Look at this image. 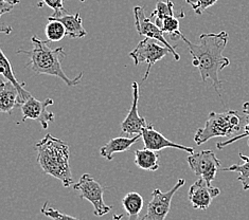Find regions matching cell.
Wrapping results in <instances>:
<instances>
[{"instance_id":"obj_2","label":"cell","mask_w":249,"mask_h":220,"mask_svg":"<svg viewBox=\"0 0 249 220\" xmlns=\"http://www.w3.org/2000/svg\"><path fill=\"white\" fill-rule=\"evenodd\" d=\"M31 41L33 47L31 50L19 49L16 51L18 54H25L29 57V62L26 64V67H31L33 72L37 75L46 74L56 76L69 87L80 84L83 77V72H81L74 79L70 80L63 71L62 61L67 56V53L65 52L63 47L51 49L48 47V41L40 40L36 36H33Z\"/></svg>"},{"instance_id":"obj_16","label":"cell","mask_w":249,"mask_h":220,"mask_svg":"<svg viewBox=\"0 0 249 220\" xmlns=\"http://www.w3.org/2000/svg\"><path fill=\"white\" fill-rule=\"evenodd\" d=\"M19 93L9 81H0V110L4 114H11L18 106Z\"/></svg>"},{"instance_id":"obj_29","label":"cell","mask_w":249,"mask_h":220,"mask_svg":"<svg viewBox=\"0 0 249 220\" xmlns=\"http://www.w3.org/2000/svg\"><path fill=\"white\" fill-rule=\"evenodd\" d=\"M3 1L8 2V3L12 4V5H16V4L19 3V0H3Z\"/></svg>"},{"instance_id":"obj_5","label":"cell","mask_w":249,"mask_h":220,"mask_svg":"<svg viewBox=\"0 0 249 220\" xmlns=\"http://www.w3.org/2000/svg\"><path fill=\"white\" fill-rule=\"evenodd\" d=\"M73 189L81 193L80 197L89 201L93 206V214L98 217H102L109 213L112 206L104 202V187L89 174L82 175L78 183L74 184Z\"/></svg>"},{"instance_id":"obj_22","label":"cell","mask_w":249,"mask_h":220,"mask_svg":"<svg viewBox=\"0 0 249 220\" xmlns=\"http://www.w3.org/2000/svg\"><path fill=\"white\" fill-rule=\"evenodd\" d=\"M175 16L174 14V4L171 0H167V1H159L156 3V9L151 14V19H155V22L161 21L162 19L167 18V17Z\"/></svg>"},{"instance_id":"obj_30","label":"cell","mask_w":249,"mask_h":220,"mask_svg":"<svg viewBox=\"0 0 249 220\" xmlns=\"http://www.w3.org/2000/svg\"><path fill=\"white\" fill-rule=\"evenodd\" d=\"M1 31L2 32H5V33H11L12 32V28H10V27H8V28H4V27H2V29H1Z\"/></svg>"},{"instance_id":"obj_21","label":"cell","mask_w":249,"mask_h":220,"mask_svg":"<svg viewBox=\"0 0 249 220\" xmlns=\"http://www.w3.org/2000/svg\"><path fill=\"white\" fill-rule=\"evenodd\" d=\"M45 32L48 43L60 41L64 38V36H66V29H65L64 25L61 21L55 19H48Z\"/></svg>"},{"instance_id":"obj_10","label":"cell","mask_w":249,"mask_h":220,"mask_svg":"<svg viewBox=\"0 0 249 220\" xmlns=\"http://www.w3.org/2000/svg\"><path fill=\"white\" fill-rule=\"evenodd\" d=\"M53 103L54 102L50 98L46 99L45 101H38L34 97H31L20 106L23 121L28 120V118L37 121L41 125V127L47 129L50 123L55 121L54 114L48 110V107L53 105Z\"/></svg>"},{"instance_id":"obj_28","label":"cell","mask_w":249,"mask_h":220,"mask_svg":"<svg viewBox=\"0 0 249 220\" xmlns=\"http://www.w3.org/2000/svg\"><path fill=\"white\" fill-rule=\"evenodd\" d=\"M123 218H124L123 214H119V215H118V214H115V215L112 216V220H122Z\"/></svg>"},{"instance_id":"obj_26","label":"cell","mask_w":249,"mask_h":220,"mask_svg":"<svg viewBox=\"0 0 249 220\" xmlns=\"http://www.w3.org/2000/svg\"><path fill=\"white\" fill-rule=\"evenodd\" d=\"M15 5H12L8 2L3 1V0H0V15H3L4 13H9L12 10L14 9Z\"/></svg>"},{"instance_id":"obj_9","label":"cell","mask_w":249,"mask_h":220,"mask_svg":"<svg viewBox=\"0 0 249 220\" xmlns=\"http://www.w3.org/2000/svg\"><path fill=\"white\" fill-rule=\"evenodd\" d=\"M134 16H135V27L137 30L138 34L140 36H144L145 38H152L155 39L159 43H161L163 46L169 48L172 52L175 61H180V55L175 51L176 47L171 46L168 40L164 38V33L160 30L155 22L150 17L145 16V11L142 7H135L134 8Z\"/></svg>"},{"instance_id":"obj_3","label":"cell","mask_w":249,"mask_h":220,"mask_svg":"<svg viewBox=\"0 0 249 220\" xmlns=\"http://www.w3.org/2000/svg\"><path fill=\"white\" fill-rule=\"evenodd\" d=\"M34 147L37 151V162L45 174L56 178L65 187L72 186L70 150L66 142L48 134Z\"/></svg>"},{"instance_id":"obj_24","label":"cell","mask_w":249,"mask_h":220,"mask_svg":"<svg viewBox=\"0 0 249 220\" xmlns=\"http://www.w3.org/2000/svg\"><path fill=\"white\" fill-rule=\"evenodd\" d=\"M44 4L53 10V14L50 16L52 18L62 17L67 14L66 10L64 8V0H40V3L38 4L39 7Z\"/></svg>"},{"instance_id":"obj_11","label":"cell","mask_w":249,"mask_h":220,"mask_svg":"<svg viewBox=\"0 0 249 220\" xmlns=\"http://www.w3.org/2000/svg\"><path fill=\"white\" fill-rule=\"evenodd\" d=\"M221 193L218 187L209 186L203 178L195 181L189 189V200L194 209L207 211L212 203V200Z\"/></svg>"},{"instance_id":"obj_1","label":"cell","mask_w":249,"mask_h":220,"mask_svg":"<svg viewBox=\"0 0 249 220\" xmlns=\"http://www.w3.org/2000/svg\"><path fill=\"white\" fill-rule=\"evenodd\" d=\"M228 34L222 31L219 33H204L199 36V44H194L182 35L190 54L192 55V65L197 68L201 81L212 82L215 91L221 97L222 81L219 72L230 65L229 58L223 55V52L228 43Z\"/></svg>"},{"instance_id":"obj_19","label":"cell","mask_w":249,"mask_h":220,"mask_svg":"<svg viewBox=\"0 0 249 220\" xmlns=\"http://www.w3.org/2000/svg\"><path fill=\"white\" fill-rule=\"evenodd\" d=\"M135 164L139 169L149 171H155L159 169V154L147 148L135 152Z\"/></svg>"},{"instance_id":"obj_18","label":"cell","mask_w":249,"mask_h":220,"mask_svg":"<svg viewBox=\"0 0 249 220\" xmlns=\"http://www.w3.org/2000/svg\"><path fill=\"white\" fill-rule=\"evenodd\" d=\"M143 205L144 200L139 193L129 192L122 199V206L127 215V220H141L139 216Z\"/></svg>"},{"instance_id":"obj_27","label":"cell","mask_w":249,"mask_h":220,"mask_svg":"<svg viewBox=\"0 0 249 220\" xmlns=\"http://www.w3.org/2000/svg\"><path fill=\"white\" fill-rule=\"evenodd\" d=\"M243 112H244V114L247 116L248 120H249V102H246V103L243 104ZM244 129H245V132L247 134H249V122L245 125Z\"/></svg>"},{"instance_id":"obj_25","label":"cell","mask_w":249,"mask_h":220,"mask_svg":"<svg viewBox=\"0 0 249 220\" xmlns=\"http://www.w3.org/2000/svg\"><path fill=\"white\" fill-rule=\"evenodd\" d=\"M186 2L192 8L195 14L200 16L207 9L214 5L217 0H186Z\"/></svg>"},{"instance_id":"obj_12","label":"cell","mask_w":249,"mask_h":220,"mask_svg":"<svg viewBox=\"0 0 249 220\" xmlns=\"http://www.w3.org/2000/svg\"><path fill=\"white\" fill-rule=\"evenodd\" d=\"M133 89V102L130 106L128 114L124 121L121 123V130L123 134L128 135H141L142 132L149 126L145 118H142L138 114V103H139V84L136 82L132 83Z\"/></svg>"},{"instance_id":"obj_17","label":"cell","mask_w":249,"mask_h":220,"mask_svg":"<svg viewBox=\"0 0 249 220\" xmlns=\"http://www.w3.org/2000/svg\"><path fill=\"white\" fill-rule=\"evenodd\" d=\"M48 19L61 21L65 29H66V35L70 38H82L87 35V31L83 27V20L80 13H76L74 15L66 14L62 17H56V18L48 17Z\"/></svg>"},{"instance_id":"obj_23","label":"cell","mask_w":249,"mask_h":220,"mask_svg":"<svg viewBox=\"0 0 249 220\" xmlns=\"http://www.w3.org/2000/svg\"><path fill=\"white\" fill-rule=\"evenodd\" d=\"M40 213L44 214L45 216L52 218L53 220H80L75 217H72L70 215H66V214H63L62 212L53 209L52 206L48 204V201L45 202L43 207L40 209Z\"/></svg>"},{"instance_id":"obj_31","label":"cell","mask_w":249,"mask_h":220,"mask_svg":"<svg viewBox=\"0 0 249 220\" xmlns=\"http://www.w3.org/2000/svg\"><path fill=\"white\" fill-rule=\"evenodd\" d=\"M80 1H82V2H85V1H87V0H80Z\"/></svg>"},{"instance_id":"obj_13","label":"cell","mask_w":249,"mask_h":220,"mask_svg":"<svg viewBox=\"0 0 249 220\" xmlns=\"http://www.w3.org/2000/svg\"><path fill=\"white\" fill-rule=\"evenodd\" d=\"M141 138L143 140L144 148L154 152H159L164 150V148H176V150H180L189 153L194 152L193 147H188L168 140L162 134H160L157 130L154 129V126L151 124H149V126L142 132Z\"/></svg>"},{"instance_id":"obj_4","label":"cell","mask_w":249,"mask_h":220,"mask_svg":"<svg viewBox=\"0 0 249 220\" xmlns=\"http://www.w3.org/2000/svg\"><path fill=\"white\" fill-rule=\"evenodd\" d=\"M242 118L235 110L209 114L204 127L198 128L194 135V142L198 146L217 136H229L241 130Z\"/></svg>"},{"instance_id":"obj_7","label":"cell","mask_w":249,"mask_h":220,"mask_svg":"<svg viewBox=\"0 0 249 220\" xmlns=\"http://www.w3.org/2000/svg\"><path fill=\"white\" fill-rule=\"evenodd\" d=\"M185 179H179L168 192H161L159 188L154 189L152 199L147 204L146 214L141 220H165L171 209L172 199L178 189L185 186Z\"/></svg>"},{"instance_id":"obj_14","label":"cell","mask_w":249,"mask_h":220,"mask_svg":"<svg viewBox=\"0 0 249 220\" xmlns=\"http://www.w3.org/2000/svg\"><path fill=\"white\" fill-rule=\"evenodd\" d=\"M140 136L141 135H137L132 136V138H128V136L127 138L126 136H118V138L111 139L100 148L101 157L105 158L108 161H112L116 153L128 151L140 139Z\"/></svg>"},{"instance_id":"obj_6","label":"cell","mask_w":249,"mask_h":220,"mask_svg":"<svg viewBox=\"0 0 249 220\" xmlns=\"http://www.w3.org/2000/svg\"><path fill=\"white\" fill-rule=\"evenodd\" d=\"M168 54H172V52L167 47L158 45L155 39L144 38L143 40L139 41L136 48L129 53V56L134 61L135 66H138L141 63H146V71L142 77V81L144 82L149 77L153 65L161 61Z\"/></svg>"},{"instance_id":"obj_8","label":"cell","mask_w":249,"mask_h":220,"mask_svg":"<svg viewBox=\"0 0 249 220\" xmlns=\"http://www.w3.org/2000/svg\"><path fill=\"white\" fill-rule=\"evenodd\" d=\"M187 161L194 174L203 178L209 186L215 179L217 170L221 169V161L210 150L190 153Z\"/></svg>"},{"instance_id":"obj_15","label":"cell","mask_w":249,"mask_h":220,"mask_svg":"<svg viewBox=\"0 0 249 220\" xmlns=\"http://www.w3.org/2000/svg\"><path fill=\"white\" fill-rule=\"evenodd\" d=\"M0 72H1L4 79L9 81L11 84L17 89V91H18L19 93L18 106H21L23 103L27 102V101L32 97L31 93L28 90H26V88L23 87L25 86V83H19L17 81L16 76L14 75L13 69H12V65L8 59V57L4 55L2 50H0Z\"/></svg>"},{"instance_id":"obj_20","label":"cell","mask_w":249,"mask_h":220,"mask_svg":"<svg viewBox=\"0 0 249 220\" xmlns=\"http://www.w3.org/2000/svg\"><path fill=\"white\" fill-rule=\"evenodd\" d=\"M240 158L244 161L243 164H233L229 166V168H225L222 170L225 171H235L239 172L240 176L238 180L242 183V186L244 191H248L249 189V157L245 156L243 153H239Z\"/></svg>"}]
</instances>
